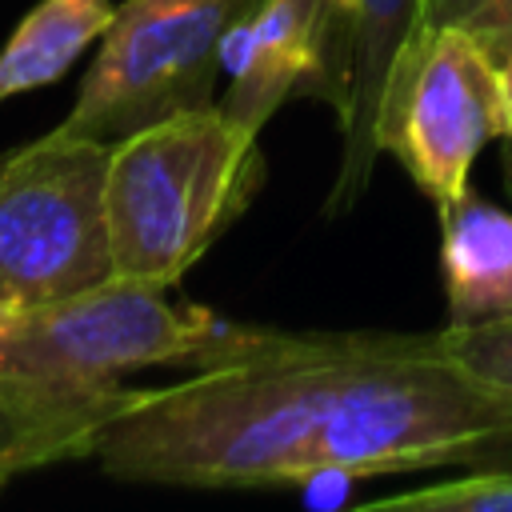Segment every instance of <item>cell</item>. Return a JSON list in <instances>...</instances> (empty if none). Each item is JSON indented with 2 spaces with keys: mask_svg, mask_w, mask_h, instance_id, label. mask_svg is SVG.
<instances>
[{
  "mask_svg": "<svg viewBox=\"0 0 512 512\" xmlns=\"http://www.w3.org/2000/svg\"><path fill=\"white\" fill-rule=\"evenodd\" d=\"M440 276L448 324L512 316V212L472 192L440 208Z\"/></svg>",
  "mask_w": 512,
  "mask_h": 512,
  "instance_id": "9c48e42d",
  "label": "cell"
},
{
  "mask_svg": "<svg viewBox=\"0 0 512 512\" xmlns=\"http://www.w3.org/2000/svg\"><path fill=\"white\" fill-rule=\"evenodd\" d=\"M92 460L128 484L292 488L320 476L512 468V400L436 332H276L188 380L132 388Z\"/></svg>",
  "mask_w": 512,
  "mask_h": 512,
  "instance_id": "6da1fadb",
  "label": "cell"
},
{
  "mask_svg": "<svg viewBox=\"0 0 512 512\" xmlns=\"http://www.w3.org/2000/svg\"><path fill=\"white\" fill-rule=\"evenodd\" d=\"M252 324L200 304H172L164 288L112 276L96 288L8 308L0 324V376L48 384H120L136 368H208L252 340Z\"/></svg>",
  "mask_w": 512,
  "mask_h": 512,
  "instance_id": "3957f363",
  "label": "cell"
},
{
  "mask_svg": "<svg viewBox=\"0 0 512 512\" xmlns=\"http://www.w3.org/2000/svg\"><path fill=\"white\" fill-rule=\"evenodd\" d=\"M320 8L324 0H260L228 52L232 80L224 100H216L232 120L260 132L284 100L308 88L316 72Z\"/></svg>",
  "mask_w": 512,
  "mask_h": 512,
  "instance_id": "ba28073f",
  "label": "cell"
},
{
  "mask_svg": "<svg viewBox=\"0 0 512 512\" xmlns=\"http://www.w3.org/2000/svg\"><path fill=\"white\" fill-rule=\"evenodd\" d=\"M508 184H512V152H508Z\"/></svg>",
  "mask_w": 512,
  "mask_h": 512,
  "instance_id": "2e32d148",
  "label": "cell"
},
{
  "mask_svg": "<svg viewBox=\"0 0 512 512\" xmlns=\"http://www.w3.org/2000/svg\"><path fill=\"white\" fill-rule=\"evenodd\" d=\"M436 344L472 380L512 400V316L476 320V324H444L436 328Z\"/></svg>",
  "mask_w": 512,
  "mask_h": 512,
  "instance_id": "7c38bea8",
  "label": "cell"
},
{
  "mask_svg": "<svg viewBox=\"0 0 512 512\" xmlns=\"http://www.w3.org/2000/svg\"><path fill=\"white\" fill-rule=\"evenodd\" d=\"M496 68H500V96H504V140H508V152H512V44L496 60Z\"/></svg>",
  "mask_w": 512,
  "mask_h": 512,
  "instance_id": "9a60e30c",
  "label": "cell"
},
{
  "mask_svg": "<svg viewBox=\"0 0 512 512\" xmlns=\"http://www.w3.org/2000/svg\"><path fill=\"white\" fill-rule=\"evenodd\" d=\"M112 0H40L0 48V104L60 80L116 20Z\"/></svg>",
  "mask_w": 512,
  "mask_h": 512,
  "instance_id": "30bf717a",
  "label": "cell"
},
{
  "mask_svg": "<svg viewBox=\"0 0 512 512\" xmlns=\"http://www.w3.org/2000/svg\"><path fill=\"white\" fill-rule=\"evenodd\" d=\"M260 184V132L216 100L112 140L104 176L112 272L152 288L180 284L252 208Z\"/></svg>",
  "mask_w": 512,
  "mask_h": 512,
  "instance_id": "7a4b0ae2",
  "label": "cell"
},
{
  "mask_svg": "<svg viewBox=\"0 0 512 512\" xmlns=\"http://www.w3.org/2000/svg\"><path fill=\"white\" fill-rule=\"evenodd\" d=\"M112 140L52 132L0 156V304L36 308L112 280L104 176Z\"/></svg>",
  "mask_w": 512,
  "mask_h": 512,
  "instance_id": "277c9868",
  "label": "cell"
},
{
  "mask_svg": "<svg viewBox=\"0 0 512 512\" xmlns=\"http://www.w3.org/2000/svg\"><path fill=\"white\" fill-rule=\"evenodd\" d=\"M504 136L496 56L464 28H416L404 44L376 120V148L440 208L468 196L472 160Z\"/></svg>",
  "mask_w": 512,
  "mask_h": 512,
  "instance_id": "8992f818",
  "label": "cell"
},
{
  "mask_svg": "<svg viewBox=\"0 0 512 512\" xmlns=\"http://www.w3.org/2000/svg\"><path fill=\"white\" fill-rule=\"evenodd\" d=\"M372 508H412V512H512V468L484 464L456 480H432L396 496L376 500Z\"/></svg>",
  "mask_w": 512,
  "mask_h": 512,
  "instance_id": "8fae6325",
  "label": "cell"
},
{
  "mask_svg": "<svg viewBox=\"0 0 512 512\" xmlns=\"http://www.w3.org/2000/svg\"><path fill=\"white\" fill-rule=\"evenodd\" d=\"M424 28H464L496 60L512 44V0H420Z\"/></svg>",
  "mask_w": 512,
  "mask_h": 512,
  "instance_id": "4fadbf2b",
  "label": "cell"
},
{
  "mask_svg": "<svg viewBox=\"0 0 512 512\" xmlns=\"http://www.w3.org/2000/svg\"><path fill=\"white\" fill-rule=\"evenodd\" d=\"M20 472H32L28 460V436L16 420V412L8 408V400L0 396V492L8 488V480H16Z\"/></svg>",
  "mask_w": 512,
  "mask_h": 512,
  "instance_id": "5bb4252c",
  "label": "cell"
},
{
  "mask_svg": "<svg viewBox=\"0 0 512 512\" xmlns=\"http://www.w3.org/2000/svg\"><path fill=\"white\" fill-rule=\"evenodd\" d=\"M260 0H128L100 36L72 112V132L120 140L160 116L212 104L216 76Z\"/></svg>",
  "mask_w": 512,
  "mask_h": 512,
  "instance_id": "5b68a950",
  "label": "cell"
},
{
  "mask_svg": "<svg viewBox=\"0 0 512 512\" xmlns=\"http://www.w3.org/2000/svg\"><path fill=\"white\" fill-rule=\"evenodd\" d=\"M420 28V0H324L316 72L308 92L320 96L340 128V164L324 216H344L372 184L380 148L376 120L388 76Z\"/></svg>",
  "mask_w": 512,
  "mask_h": 512,
  "instance_id": "52a82bcc",
  "label": "cell"
}]
</instances>
